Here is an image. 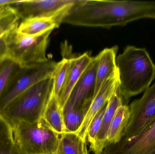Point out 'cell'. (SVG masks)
Listing matches in <instances>:
<instances>
[{
  "mask_svg": "<svg viewBox=\"0 0 155 154\" xmlns=\"http://www.w3.org/2000/svg\"><path fill=\"white\" fill-rule=\"evenodd\" d=\"M144 18L155 20V2L78 0L62 24L109 29Z\"/></svg>",
  "mask_w": 155,
  "mask_h": 154,
  "instance_id": "1",
  "label": "cell"
},
{
  "mask_svg": "<svg viewBox=\"0 0 155 154\" xmlns=\"http://www.w3.org/2000/svg\"><path fill=\"white\" fill-rule=\"evenodd\" d=\"M123 101L141 94L155 78V64L146 49L128 46L116 58Z\"/></svg>",
  "mask_w": 155,
  "mask_h": 154,
  "instance_id": "2",
  "label": "cell"
},
{
  "mask_svg": "<svg viewBox=\"0 0 155 154\" xmlns=\"http://www.w3.org/2000/svg\"><path fill=\"white\" fill-rule=\"evenodd\" d=\"M53 93V82L49 77L34 85L11 102L1 114L13 126L21 123L41 120Z\"/></svg>",
  "mask_w": 155,
  "mask_h": 154,
  "instance_id": "3",
  "label": "cell"
},
{
  "mask_svg": "<svg viewBox=\"0 0 155 154\" xmlns=\"http://www.w3.org/2000/svg\"><path fill=\"white\" fill-rule=\"evenodd\" d=\"M19 23L4 34L7 58L20 68L46 62L49 60L46 56V49L52 31L37 36L26 35L18 31Z\"/></svg>",
  "mask_w": 155,
  "mask_h": 154,
  "instance_id": "4",
  "label": "cell"
},
{
  "mask_svg": "<svg viewBox=\"0 0 155 154\" xmlns=\"http://www.w3.org/2000/svg\"><path fill=\"white\" fill-rule=\"evenodd\" d=\"M14 139L24 154H54L60 134L42 118L34 123H21L13 126Z\"/></svg>",
  "mask_w": 155,
  "mask_h": 154,
  "instance_id": "5",
  "label": "cell"
},
{
  "mask_svg": "<svg viewBox=\"0 0 155 154\" xmlns=\"http://www.w3.org/2000/svg\"><path fill=\"white\" fill-rule=\"evenodd\" d=\"M57 62H46L30 66L18 67L12 74L0 97V113L15 99L28 89L52 77Z\"/></svg>",
  "mask_w": 155,
  "mask_h": 154,
  "instance_id": "6",
  "label": "cell"
},
{
  "mask_svg": "<svg viewBox=\"0 0 155 154\" xmlns=\"http://www.w3.org/2000/svg\"><path fill=\"white\" fill-rule=\"evenodd\" d=\"M78 0L20 1L7 5L14 11L20 21L35 18L54 19L59 24Z\"/></svg>",
  "mask_w": 155,
  "mask_h": 154,
  "instance_id": "7",
  "label": "cell"
},
{
  "mask_svg": "<svg viewBox=\"0 0 155 154\" xmlns=\"http://www.w3.org/2000/svg\"><path fill=\"white\" fill-rule=\"evenodd\" d=\"M130 117L121 139H128L141 134L155 121V82L143 96L129 106Z\"/></svg>",
  "mask_w": 155,
  "mask_h": 154,
  "instance_id": "8",
  "label": "cell"
},
{
  "mask_svg": "<svg viewBox=\"0 0 155 154\" xmlns=\"http://www.w3.org/2000/svg\"><path fill=\"white\" fill-rule=\"evenodd\" d=\"M101 154H155V121L138 135L108 145Z\"/></svg>",
  "mask_w": 155,
  "mask_h": 154,
  "instance_id": "9",
  "label": "cell"
},
{
  "mask_svg": "<svg viewBox=\"0 0 155 154\" xmlns=\"http://www.w3.org/2000/svg\"><path fill=\"white\" fill-rule=\"evenodd\" d=\"M97 64L96 58L93 57L73 89L67 101L73 107L82 110L85 114L94 96Z\"/></svg>",
  "mask_w": 155,
  "mask_h": 154,
  "instance_id": "10",
  "label": "cell"
},
{
  "mask_svg": "<svg viewBox=\"0 0 155 154\" xmlns=\"http://www.w3.org/2000/svg\"><path fill=\"white\" fill-rule=\"evenodd\" d=\"M119 86L118 72L107 80L94 97L77 134L86 141L87 128L94 117L107 104L109 99Z\"/></svg>",
  "mask_w": 155,
  "mask_h": 154,
  "instance_id": "11",
  "label": "cell"
},
{
  "mask_svg": "<svg viewBox=\"0 0 155 154\" xmlns=\"http://www.w3.org/2000/svg\"><path fill=\"white\" fill-rule=\"evenodd\" d=\"M123 104L124 101L118 86L107 102L100 130L94 143L90 147L94 154H102L104 149L107 146V137L111 121L117 109Z\"/></svg>",
  "mask_w": 155,
  "mask_h": 154,
  "instance_id": "12",
  "label": "cell"
},
{
  "mask_svg": "<svg viewBox=\"0 0 155 154\" xmlns=\"http://www.w3.org/2000/svg\"><path fill=\"white\" fill-rule=\"evenodd\" d=\"M117 51L118 47L114 46L104 49L96 56L97 64L94 96L104 82L117 73L116 64Z\"/></svg>",
  "mask_w": 155,
  "mask_h": 154,
  "instance_id": "13",
  "label": "cell"
},
{
  "mask_svg": "<svg viewBox=\"0 0 155 154\" xmlns=\"http://www.w3.org/2000/svg\"><path fill=\"white\" fill-rule=\"evenodd\" d=\"M93 57L88 52L77 57H70L71 65L68 78L62 92L58 98L61 109L67 102L75 85L91 62Z\"/></svg>",
  "mask_w": 155,
  "mask_h": 154,
  "instance_id": "14",
  "label": "cell"
},
{
  "mask_svg": "<svg viewBox=\"0 0 155 154\" xmlns=\"http://www.w3.org/2000/svg\"><path fill=\"white\" fill-rule=\"evenodd\" d=\"M130 117V109L126 104H123L117 108L113 117L107 133V145L116 143L121 140Z\"/></svg>",
  "mask_w": 155,
  "mask_h": 154,
  "instance_id": "15",
  "label": "cell"
},
{
  "mask_svg": "<svg viewBox=\"0 0 155 154\" xmlns=\"http://www.w3.org/2000/svg\"><path fill=\"white\" fill-rule=\"evenodd\" d=\"M18 25L20 32L31 36H37L58 28L60 24L54 19L35 18L20 21Z\"/></svg>",
  "mask_w": 155,
  "mask_h": 154,
  "instance_id": "16",
  "label": "cell"
},
{
  "mask_svg": "<svg viewBox=\"0 0 155 154\" xmlns=\"http://www.w3.org/2000/svg\"><path fill=\"white\" fill-rule=\"evenodd\" d=\"M42 118L57 134H61L65 132L61 108L58 98L54 93L45 108Z\"/></svg>",
  "mask_w": 155,
  "mask_h": 154,
  "instance_id": "17",
  "label": "cell"
},
{
  "mask_svg": "<svg viewBox=\"0 0 155 154\" xmlns=\"http://www.w3.org/2000/svg\"><path fill=\"white\" fill-rule=\"evenodd\" d=\"M54 154H88L86 141L83 140L76 133L64 132L60 134Z\"/></svg>",
  "mask_w": 155,
  "mask_h": 154,
  "instance_id": "18",
  "label": "cell"
},
{
  "mask_svg": "<svg viewBox=\"0 0 155 154\" xmlns=\"http://www.w3.org/2000/svg\"><path fill=\"white\" fill-rule=\"evenodd\" d=\"M62 111L64 132L77 134L84 121L85 113L82 110L73 107L68 102L64 106Z\"/></svg>",
  "mask_w": 155,
  "mask_h": 154,
  "instance_id": "19",
  "label": "cell"
},
{
  "mask_svg": "<svg viewBox=\"0 0 155 154\" xmlns=\"http://www.w3.org/2000/svg\"><path fill=\"white\" fill-rule=\"evenodd\" d=\"M70 65V58L64 57L62 60L57 62L53 72L52 78L53 82V93L58 98L66 84Z\"/></svg>",
  "mask_w": 155,
  "mask_h": 154,
  "instance_id": "20",
  "label": "cell"
},
{
  "mask_svg": "<svg viewBox=\"0 0 155 154\" xmlns=\"http://www.w3.org/2000/svg\"><path fill=\"white\" fill-rule=\"evenodd\" d=\"M20 21L18 16L10 7H0V37L12 29Z\"/></svg>",
  "mask_w": 155,
  "mask_h": 154,
  "instance_id": "21",
  "label": "cell"
},
{
  "mask_svg": "<svg viewBox=\"0 0 155 154\" xmlns=\"http://www.w3.org/2000/svg\"><path fill=\"white\" fill-rule=\"evenodd\" d=\"M107 105V104L94 117L88 126L87 134V139L90 143V147L94 143L96 138L100 130Z\"/></svg>",
  "mask_w": 155,
  "mask_h": 154,
  "instance_id": "22",
  "label": "cell"
},
{
  "mask_svg": "<svg viewBox=\"0 0 155 154\" xmlns=\"http://www.w3.org/2000/svg\"><path fill=\"white\" fill-rule=\"evenodd\" d=\"M19 66L9 59L0 63V97L11 76Z\"/></svg>",
  "mask_w": 155,
  "mask_h": 154,
  "instance_id": "23",
  "label": "cell"
},
{
  "mask_svg": "<svg viewBox=\"0 0 155 154\" xmlns=\"http://www.w3.org/2000/svg\"><path fill=\"white\" fill-rule=\"evenodd\" d=\"M13 138L12 126L0 113V147Z\"/></svg>",
  "mask_w": 155,
  "mask_h": 154,
  "instance_id": "24",
  "label": "cell"
},
{
  "mask_svg": "<svg viewBox=\"0 0 155 154\" xmlns=\"http://www.w3.org/2000/svg\"><path fill=\"white\" fill-rule=\"evenodd\" d=\"M0 154H24L13 138L0 147Z\"/></svg>",
  "mask_w": 155,
  "mask_h": 154,
  "instance_id": "25",
  "label": "cell"
},
{
  "mask_svg": "<svg viewBox=\"0 0 155 154\" xmlns=\"http://www.w3.org/2000/svg\"><path fill=\"white\" fill-rule=\"evenodd\" d=\"M7 48L4 34L0 37V63L7 58Z\"/></svg>",
  "mask_w": 155,
  "mask_h": 154,
  "instance_id": "26",
  "label": "cell"
},
{
  "mask_svg": "<svg viewBox=\"0 0 155 154\" xmlns=\"http://www.w3.org/2000/svg\"><path fill=\"white\" fill-rule=\"evenodd\" d=\"M19 0H0V7L7 6L9 5L17 2Z\"/></svg>",
  "mask_w": 155,
  "mask_h": 154,
  "instance_id": "27",
  "label": "cell"
}]
</instances>
